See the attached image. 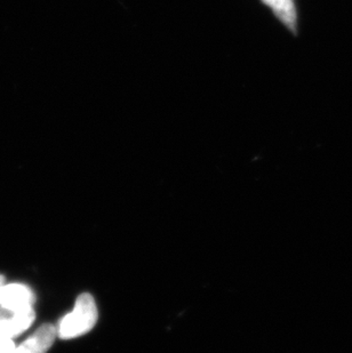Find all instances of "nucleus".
<instances>
[{
	"label": "nucleus",
	"mask_w": 352,
	"mask_h": 353,
	"mask_svg": "<svg viewBox=\"0 0 352 353\" xmlns=\"http://www.w3.org/2000/svg\"><path fill=\"white\" fill-rule=\"evenodd\" d=\"M99 312L94 297L88 293L78 296L71 314L64 316L57 327V336L71 340L93 330L97 325Z\"/></svg>",
	"instance_id": "f257e3e1"
},
{
	"label": "nucleus",
	"mask_w": 352,
	"mask_h": 353,
	"mask_svg": "<svg viewBox=\"0 0 352 353\" xmlns=\"http://www.w3.org/2000/svg\"><path fill=\"white\" fill-rule=\"evenodd\" d=\"M35 311L32 307L22 310H10L0 307V335L13 337L23 333L34 323Z\"/></svg>",
	"instance_id": "f03ea898"
},
{
	"label": "nucleus",
	"mask_w": 352,
	"mask_h": 353,
	"mask_svg": "<svg viewBox=\"0 0 352 353\" xmlns=\"http://www.w3.org/2000/svg\"><path fill=\"white\" fill-rule=\"evenodd\" d=\"M35 294L29 287L20 283H10L0 287V307L10 310H22L32 307Z\"/></svg>",
	"instance_id": "7ed1b4c3"
},
{
	"label": "nucleus",
	"mask_w": 352,
	"mask_h": 353,
	"mask_svg": "<svg viewBox=\"0 0 352 353\" xmlns=\"http://www.w3.org/2000/svg\"><path fill=\"white\" fill-rule=\"evenodd\" d=\"M57 337V328L52 323H45L24 341L20 347H14L10 353H47Z\"/></svg>",
	"instance_id": "20e7f679"
},
{
	"label": "nucleus",
	"mask_w": 352,
	"mask_h": 353,
	"mask_svg": "<svg viewBox=\"0 0 352 353\" xmlns=\"http://www.w3.org/2000/svg\"><path fill=\"white\" fill-rule=\"evenodd\" d=\"M266 6L270 7L276 17L296 34V10L294 0H262Z\"/></svg>",
	"instance_id": "39448f33"
},
{
	"label": "nucleus",
	"mask_w": 352,
	"mask_h": 353,
	"mask_svg": "<svg viewBox=\"0 0 352 353\" xmlns=\"http://www.w3.org/2000/svg\"><path fill=\"white\" fill-rule=\"evenodd\" d=\"M14 347L15 344L10 337L0 335V353H10Z\"/></svg>",
	"instance_id": "423d86ee"
},
{
	"label": "nucleus",
	"mask_w": 352,
	"mask_h": 353,
	"mask_svg": "<svg viewBox=\"0 0 352 353\" xmlns=\"http://www.w3.org/2000/svg\"><path fill=\"white\" fill-rule=\"evenodd\" d=\"M3 281H5V278H3V276H1V274H0V287L3 286Z\"/></svg>",
	"instance_id": "0eeeda50"
}]
</instances>
